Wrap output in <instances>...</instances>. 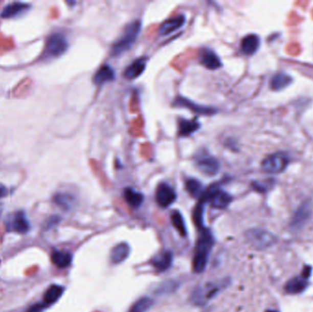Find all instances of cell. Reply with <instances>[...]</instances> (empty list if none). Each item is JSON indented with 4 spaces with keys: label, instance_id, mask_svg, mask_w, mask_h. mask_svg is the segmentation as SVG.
Instances as JSON below:
<instances>
[{
    "label": "cell",
    "instance_id": "obj_6",
    "mask_svg": "<svg viewBox=\"0 0 313 312\" xmlns=\"http://www.w3.org/2000/svg\"><path fill=\"white\" fill-rule=\"evenodd\" d=\"M195 165L199 170L208 176L217 174L220 169V164L217 160L203 149L200 153L196 154Z\"/></svg>",
    "mask_w": 313,
    "mask_h": 312
},
{
    "label": "cell",
    "instance_id": "obj_16",
    "mask_svg": "<svg viewBox=\"0 0 313 312\" xmlns=\"http://www.w3.org/2000/svg\"><path fill=\"white\" fill-rule=\"evenodd\" d=\"M172 253L170 251H163L154 256L150 264H152L153 268L159 272H163L170 269L172 264Z\"/></svg>",
    "mask_w": 313,
    "mask_h": 312
},
{
    "label": "cell",
    "instance_id": "obj_10",
    "mask_svg": "<svg viewBox=\"0 0 313 312\" xmlns=\"http://www.w3.org/2000/svg\"><path fill=\"white\" fill-rule=\"evenodd\" d=\"M312 214V209L309 203L301 204L293 214L290 221V227L293 230H299L309 221Z\"/></svg>",
    "mask_w": 313,
    "mask_h": 312
},
{
    "label": "cell",
    "instance_id": "obj_23",
    "mask_svg": "<svg viewBox=\"0 0 313 312\" xmlns=\"http://www.w3.org/2000/svg\"><path fill=\"white\" fill-rule=\"evenodd\" d=\"M292 82V78L287 74L278 73L270 80V88L274 91H279L283 88L289 85Z\"/></svg>",
    "mask_w": 313,
    "mask_h": 312
},
{
    "label": "cell",
    "instance_id": "obj_20",
    "mask_svg": "<svg viewBox=\"0 0 313 312\" xmlns=\"http://www.w3.org/2000/svg\"><path fill=\"white\" fill-rule=\"evenodd\" d=\"M178 123V135L182 138L191 136L195 131L198 130L200 126V123L198 122L196 118L195 119H192V120H186V119L180 118Z\"/></svg>",
    "mask_w": 313,
    "mask_h": 312
},
{
    "label": "cell",
    "instance_id": "obj_1",
    "mask_svg": "<svg viewBox=\"0 0 313 312\" xmlns=\"http://www.w3.org/2000/svg\"><path fill=\"white\" fill-rule=\"evenodd\" d=\"M200 237L196 243L194 256H193V270L196 273H202L206 269L210 253L214 244V239L211 231L203 229Z\"/></svg>",
    "mask_w": 313,
    "mask_h": 312
},
{
    "label": "cell",
    "instance_id": "obj_34",
    "mask_svg": "<svg viewBox=\"0 0 313 312\" xmlns=\"http://www.w3.org/2000/svg\"><path fill=\"white\" fill-rule=\"evenodd\" d=\"M266 312H278L277 310H267Z\"/></svg>",
    "mask_w": 313,
    "mask_h": 312
},
{
    "label": "cell",
    "instance_id": "obj_2",
    "mask_svg": "<svg viewBox=\"0 0 313 312\" xmlns=\"http://www.w3.org/2000/svg\"><path fill=\"white\" fill-rule=\"evenodd\" d=\"M141 22L136 20L131 22L130 24L125 28L121 37L114 43L112 47V54L114 56L122 55L133 46L141 31Z\"/></svg>",
    "mask_w": 313,
    "mask_h": 312
},
{
    "label": "cell",
    "instance_id": "obj_19",
    "mask_svg": "<svg viewBox=\"0 0 313 312\" xmlns=\"http://www.w3.org/2000/svg\"><path fill=\"white\" fill-rule=\"evenodd\" d=\"M30 7L31 6L27 3L14 2L5 7L4 9L1 12V17L10 18V17H17L21 14L25 13L27 10H29Z\"/></svg>",
    "mask_w": 313,
    "mask_h": 312
},
{
    "label": "cell",
    "instance_id": "obj_15",
    "mask_svg": "<svg viewBox=\"0 0 313 312\" xmlns=\"http://www.w3.org/2000/svg\"><path fill=\"white\" fill-rule=\"evenodd\" d=\"M200 62L209 70H217L222 67L220 58L210 49H204L200 52Z\"/></svg>",
    "mask_w": 313,
    "mask_h": 312
},
{
    "label": "cell",
    "instance_id": "obj_12",
    "mask_svg": "<svg viewBox=\"0 0 313 312\" xmlns=\"http://www.w3.org/2000/svg\"><path fill=\"white\" fill-rule=\"evenodd\" d=\"M174 104L177 105V106H180V107H185V108L190 109L191 111H193L194 113L200 114V115H203V116H212L213 114L216 113L215 109L195 104V103L191 102L190 100L184 98L183 96H178L176 100H175Z\"/></svg>",
    "mask_w": 313,
    "mask_h": 312
},
{
    "label": "cell",
    "instance_id": "obj_22",
    "mask_svg": "<svg viewBox=\"0 0 313 312\" xmlns=\"http://www.w3.org/2000/svg\"><path fill=\"white\" fill-rule=\"evenodd\" d=\"M130 254V247L126 243H118L114 247L111 253V261L113 264H120L126 260Z\"/></svg>",
    "mask_w": 313,
    "mask_h": 312
},
{
    "label": "cell",
    "instance_id": "obj_24",
    "mask_svg": "<svg viewBox=\"0 0 313 312\" xmlns=\"http://www.w3.org/2000/svg\"><path fill=\"white\" fill-rule=\"evenodd\" d=\"M124 198L126 203L133 208H139L143 204L144 196L142 193L135 191L132 188H126L124 191Z\"/></svg>",
    "mask_w": 313,
    "mask_h": 312
},
{
    "label": "cell",
    "instance_id": "obj_7",
    "mask_svg": "<svg viewBox=\"0 0 313 312\" xmlns=\"http://www.w3.org/2000/svg\"><path fill=\"white\" fill-rule=\"evenodd\" d=\"M223 284V283H222ZM222 285H217L214 283H207L204 286L196 288L191 296V300L197 305H204L217 294L218 291H221Z\"/></svg>",
    "mask_w": 313,
    "mask_h": 312
},
{
    "label": "cell",
    "instance_id": "obj_32",
    "mask_svg": "<svg viewBox=\"0 0 313 312\" xmlns=\"http://www.w3.org/2000/svg\"><path fill=\"white\" fill-rule=\"evenodd\" d=\"M7 194H8V190H7V188H6L3 184L0 183V198L5 197Z\"/></svg>",
    "mask_w": 313,
    "mask_h": 312
},
{
    "label": "cell",
    "instance_id": "obj_30",
    "mask_svg": "<svg viewBox=\"0 0 313 312\" xmlns=\"http://www.w3.org/2000/svg\"><path fill=\"white\" fill-rule=\"evenodd\" d=\"M152 305V299L147 298V297L141 298L133 304V306L130 308V312H146L151 308Z\"/></svg>",
    "mask_w": 313,
    "mask_h": 312
},
{
    "label": "cell",
    "instance_id": "obj_28",
    "mask_svg": "<svg viewBox=\"0 0 313 312\" xmlns=\"http://www.w3.org/2000/svg\"><path fill=\"white\" fill-rule=\"evenodd\" d=\"M185 188L188 192L193 197H200L203 194V185L199 181L195 179H189L185 182Z\"/></svg>",
    "mask_w": 313,
    "mask_h": 312
},
{
    "label": "cell",
    "instance_id": "obj_26",
    "mask_svg": "<svg viewBox=\"0 0 313 312\" xmlns=\"http://www.w3.org/2000/svg\"><path fill=\"white\" fill-rule=\"evenodd\" d=\"M64 288L58 285H52L50 286L44 294V304H52L56 302L61 298Z\"/></svg>",
    "mask_w": 313,
    "mask_h": 312
},
{
    "label": "cell",
    "instance_id": "obj_29",
    "mask_svg": "<svg viewBox=\"0 0 313 312\" xmlns=\"http://www.w3.org/2000/svg\"><path fill=\"white\" fill-rule=\"evenodd\" d=\"M54 202L63 209L72 208L74 204V197L69 193H58L54 197Z\"/></svg>",
    "mask_w": 313,
    "mask_h": 312
},
{
    "label": "cell",
    "instance_id": "obj_8",
    "mask_svg": "<svg viewBox=\"0 0 313 312\" xmlns=\"http://www.w3.org/2000/svg\"><path fill=\"white\" fill-rule=\"evenodd\" d=\"M288 164V159L285 154L276 153L266 157L262 162V169L269 173H279L286 169Z\"/></svg>",
    "mask_w": 313,
    "mask_h": 312
},
{
    "label": "cell",
    "instance_id": "obj_25",
    "mask_svg": "<svg viewBox=\"0 0 313 312\" xmlns=\"http://www.w3.org/2000/svg\"><path fill=\"white\" fill-rule=\"evenodd\" d=\"M52 260L53 264H56L58 268L64 269L69 266L72 263L73 256L69 252L54 251L52 254Z\"/></svg>",
    "mask_w": 313,
    "mask_h": 312
},
{
    "label": "cell",
    "instance_id": "obj_27",
    "mask_svg": "<svg viewBox=\"0 0 313 312\" xmlns=\"http://www.w3.org/2000/svg\"><path fill=\"white\" fill-rule=\"evenodd\" d=\"M170 220L172 221V226L176 228V230L178 231L181 235L185 236L187 234V229L185 226V221L183 219L182 213L178 211H174L170 214Z\"/></svg>",
    "mask_w": 313,
    "mask_h": 312
},
{
    "label": "cell",
    "instance_id": "obj_17",
    "mask_svg": "<svg viewBox=\"0 0 313 312\" xmlns=\"http://www.w3.org/2000/svg\"><path fill=\"white\" fill-rule=\"evenodd\" d=\"M147 66V61L144 58H139L138 60L133 61L130 65L128 66L124 72V77L127 80H134L139 78L142 75Z\"/></svg>",
    "mask_w": 313,
    "mask_h": 312
},
{
    "label": "cell",
    "instance_id": "obj_21",
    "mask_svg": "<svg viewBox=\"0 0 313 312\" xmlns=\"http://www.w3.org/2000/svg\"><path fill=\"white\" fill-rule=\"evenodd\" d=\"M114 79H115L114 70L107 64H104L97 70L94 76V82L96 85H103L106 82H112Z\"/></svg>",
    "mask_w": 313,
    "mask_h": 312
},
{
    "label": "cell",
    "instance_id": "obj_31",
    "mask_svg": "<svg viewBox=\"0 0 313 312\" xmlns=\"http://www.w3.org/2000/svg\"><path fill=\"white\" fill-rule=\"evenodd\" d=\"M204 212H205V203L200 200V203L197 204L195 210L193 212V220L196 226L200 228V230L205 229L204 226Z\"/></svg>",
    "mask_w": 313,
    "mask_h": 312
},
{
    "label": "cell",
    "instance_id": "obj_18",
    "mask_svg": "<svg viewBox=\"0 0 313 312\" xmlns=\"http://www.w3.org/2000/svg\"><path fill=\"white\" fill-rule=\"evenodd\" d=\"M260 46V39L256 34L245 36L241 41V51L245 55H253Z\"/></svg>",
    "mask_w": 313,
    "mask_h": 312
},
{
    "label": "cell",
    "instance_id": "obj_35",
    "mask_svg": "<svg viewBox=\"0 0 313 312\" xmlns=\"http://www.w3.org/2000/svg\"><path fill=\"white\" fill-rule=\"evenodd\" d=\"M0 214H1V208H0Z\"/></svg>",
    "mask_w": 313,
    "mask_h": 312
},
{
    "label": "cell",
    "instance_id": "obj_33",
    "mask_svg": "<svg viewBox=\"0 0 313 312\" xmlns=\"http://www.w3.org/2000/svg\"><path fill=\"white\" fill-rule=\"evenodd\" d=\"M42 308H43V306L42 305H35L34 307H32L31 308L30 312H39L42 310Z\"/></svg>",
    "mask_w": 313,
    "mask_h": 312
},
{
    "label": "cell",
    "instance_id": "obj_5",
    "mask_svg": "<svg viewBox=\"0 0 313 312\" xmlns=\"http://www.w3.org/2000/svg\"><path fill=\"white\" fill-rule=\"evenodd\" d=\"M69 47L68 40L61 33H53L49 37L45 46L44 55L51 58L61 56Z\"/></svg>",
    "mask_w": 313,
    "mask_h": 312
},
{
    "label": "cell",
    "instance_id": "obj_9",
    "mask_svg": "<svg viewBox=\"0 0 313 312\" xmlns=\"http://www.w3.org/2000/svg\"><path fill=\"white\" fill-rule=\"evenodd\" d=\"M311 270L310 266H306L301 276L289 279L285 285V291L287 294H300L304 292L309 286L308 278L310 277Z\"/></svg>",
    "mask_w": 313,
    "mask_h": 312
},
{
    "label": "cell",
    "instance_id": "obj_13",
    "mask_svg": "<svg viewBox=\"0 0 313 312\" xmlns=\"http://www.w3.org/2000/svg\"><path fill=\"white\" fill-rule=\"evenodd\" d=\"M8 226L9 229L19 234H25L30 230V222L26 214L22 211L14 213L13 215L10 217Z\"/></svg>",
    "mask_w": 313,
    "mask_h": 312
},
{
    "label": "cell",
    "instance_id": "obj_11",
    "mask_svg": "<svg viewBox=\"0 0 313 312\" xmlns=\"http://www.w3.org/2000/svg\"><path fill=\"white\" fill-rule=\"evenodd\" d=\"M177 199V194L172 187L167 183H161L156 191V200L162 208H168Z\"/></svg>",
    "mask_w": 313,
    "mask_h": 312
},
{
    "label": "cell",
    "instance_id": "obj_3",
    "mask_svg": "<svg viewBox=\"0 0 313 312\" xmlns=\"http://www.w3.org/2000/svg\"><path fill=\"white\" fill-rule=\"evenodd\" d=\"M244 235L248 243L257 250L270 248L278 242V237L274 234L260 228L249 229Z\"/></svg>",
    "mask_w": 313,
    "mask_h": 312
},
{
    "label": "cell",
    "instance_id": "obj_4",
    "mask_svg": "<svg viewBox=\"0 0 313 312\" xmlns=\"http://www.w3.org/2000/svg\"><path fill=\"white\" fill-rule=\"evenodd\" d=\"M232 196L217 187H210L200 195V200L204 203H210L216 209H226L232 202Z\"/></svg>",
    "mask_w": 313,
    "mask_h": 312
},
{
    "label": "cell",
    "instance_id": "obj_14",
    "mask_svg": "<svg viewBox=\"0 0 313 312\" xmlns=\"http://www.w3.org/2000/svg\"><path fill=\"white\" fill-rule=\"evenodd\" d=\"M186 21V17L183 15H178L176 17H171L170 19L166 20L162 23L160 28V34L161 36H168L172 34L175 31H178L181 28H183Z\"/></svg>",
    "mask_w": 313,
    "mask_h": 312
}]
</instances>
